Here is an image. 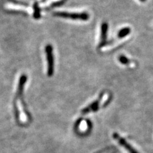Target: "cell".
Wrapping results in <instances>:
<instances>
[{
  "label": "cell",
  "instance_id": "obj_7",
  "mask_svg": "<svg viewBox=\"0 0 153 153\" xmlns=\"http://www.w3.org/2000/svg\"><path fill=\"white\" fill-rule=\"evenodd\" d=\"M108 24L103 22L101 26V36H100V42L99 44L100 47H104L107 44V38L108 34Z\"/></svg>",
  "mask_w": 153,
  "mask_h": 153
},
{
  "label": "cell",
  "instance_id": "obj_11",
  "mask_svg": "<svg viewBox=\"0 0 153 153\" xmlns=\"http://www.w3.org/2000/svg\"><path fill=\"white\" fill-rule=\"evenodd\" d=\"M119 61L121 63L123 64V65H128L130 63V59H129L128 57H126V56H120L119 57Z\"/></svg>",
  "mask_w": 153,
  "mask_h": 153
},
{
  "label": "cell",
  "instance_id": "obj_6",
  "mask_svg": "<svg viewBox=\"0 0 153 153\" xmlns=\"http://www.w3.org/2000/svg\"><path fill=\"white\" fill-rule=\"evenodd\" d=\"M113 138L119 143V145L123 147L124 149L128 151L129 153H139L136 149H134L130 143L127 142L124 138H122L117 133H114L113 134Z\"/></svg>",
  "mask_w": 153,
  "mask_h": 153
},
{
  "label": "cell",
  "instance_id": "obj_2",
  "mask_svg": "<svg viewBox=\"0 0 153 153\" xmlns=\"http://www.w3.org/2000/svg\"><path fill=\"white\" fill-rule=\"evenodd\" d=\"M108 97L106 95V94H103L101 97L97 101L94 103L90 104L88 107L84 108L82 111V114H87L91 112H95L98 111L101 106H103L108 102Z\"/></svg>",
  "mask_w": 153,
  "mask_h": 153
},
{
  "label": "cell",
  "instance_id": "obj_10",
  "mask_svg": "<svg viewBox=\"0 0 153 153\" xmlns=\"http://www.w3.org/2000/svg\"><path fill=\"white\" fill-rule=\"evenodd\" d=\"M131 32V29L130 27H124L119 31L117 34L118 38H123L125 36H128Z\"/></svg>",
  "mask_w": 153,
  "mask_h": 153
},
{
  "label": "cell",
  "instance_id": "obj_8",
  "mask_svg": "<svg viewBox=\"0 0 153 153\" xmlns=\"http://www.w3.org/2000/svg\"><path fill=\"white\" fill-rule=\"evenodd\" d=\"M6 7L8 9H11V10H23V11H26L28 13H32V10L31 8H29L23 5H20V4H12V3H9L7 5H6Z\"/></svg>",
  "mask_w": 153,
  "mask_h": 153
},
{
  "label": "cell",
  "instance_id": "obj_9",
  "mask_svg": "<svg viewBox=\"0 0 153 153\" xmlns=\"http://www.w3.org/2000/svg\"><path fill=\"white\" fill-rule=\"evenodd\" d=\"M61 1L62 0H46L45 1L43 2L40 3L39 5H38V7L39 8V10L42 8H46L48 7H50L52 5H53V4L57 3Z\"/></svg>",
  "mask_w": 153,
  "mask_h": 153
},
{
  "label": "cell",
  "instance_id": "obj_4",
  "mask_svg": "<svg viewBox=\"0 0 153 153\" xmlns=\"http://www.w3.org/2000/svg\"><path fill=\"white\" fill-rule=\"evenodd\" d=\"M45 54L47 61V75L49 76L54 74V55L53 48L52 45H47L45 47Z\"/></svg>",
  "mask_w": 153,
  "mask_h": 153
},
{
  "label": "cell",
  "instance_id": "obj_3",
  "mask_svg": "<svg viewBox=\"0 0 153 153\" xmlns=\"http://www.w3.org/2000/svg\"><path fill=\"white\" fill-rule=\"evenodd\" d=\"M55 16L73 19V20H81V21H87L89 18V16L88 13H69L65 12H57L54 13Z\"/></svg>",
  "mask_w": 153,
  "mask_h": 153
},
{
  "label": "cell",
  "instance_id": "obj_5",
  "mask_svg": "<svg viewBox=\"0 0 153 153\" xmlns=\"http://www.w3.org/2000/svg\"><path fill=\"white\" fill-rule=\"evenodd\" d=\"M92 124L88 119H81L76 123L75 130L76 132L80 134V135H85L88 133L91 130Z\"/></svg>",
  "mask_w": 153,
  "mask_h": 153
},
{
  "label": "cell",
  "instance_id": "obj_1",
  "mask_svg": "<svg viewBox=\"0 0 153 153\" xmlns=\"http://www.w3.org/2000/svg\"><path fill=\"white\" fill-rule=\"evenodd\" d=\"M27 76L25 75H22L20 77L18 85L17 93L15 100V111L18 121L22 124H26L30 121V117L26 111L25 105L23 102L22 93L25 85L26 82Z\"/></svg>",
  "mask_w": 153,
  "mask_h": 153
},
{
  "label": "cell",
  "instance_id": "obj_12",
  "mask_svg": "<svg viewBox=\"0 0 153 153\" xmlns=\"http://www.w3.org/2000/svg\"><path fill=\"white\" fill-rule=\"evenodd\" d=\"M140 1H142V2H145V1H146V0H140Z\"/></svg>",
  "mask_w": 153,
  "mask_h": 153
}]
</instances>
